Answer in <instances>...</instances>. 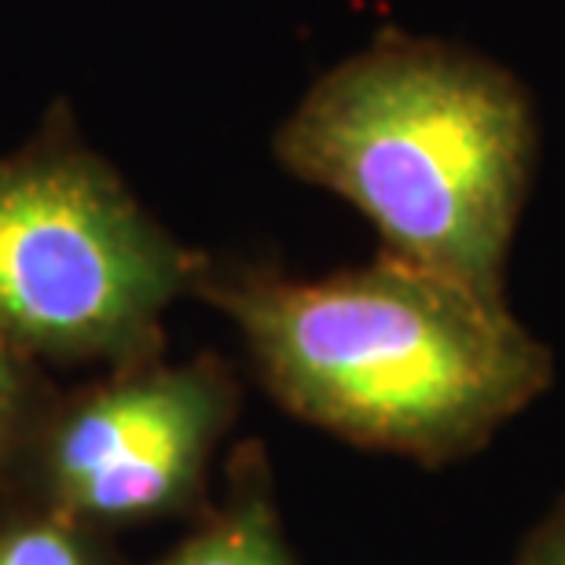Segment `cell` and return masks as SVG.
<instances>
[{"instance_id":"8","label":"cell","mask_w":565,"mask_h":565,"mask_svg":"<svg viewBox=\"0 0 565 565\" xmlns=\"http://www.w3.org/2000/svg\"><path fill=\"white\" fill-rule=\"evenodd\" d=\"M525 565H565V514L536 540L533 555H529Z\"/></svg>"},{"instance_id":"3","label":"cell","mask_w":565,"mask_h":565,"mask_svg":"<svg viewBox=\"0 0 565 565\" xmlns=\"http://www.w3.org/2000/svg\"><path fill=\"white\" fill-rule=\"evenodd\" d=\"M199 262L63 107L0 158V338L38 364L166 353V312L191 294Z\"/></svg>"},{"instance_id":"2","label":"cell","mask_w":565,"mask_h":565,"mask_svg":"<svg viewBox=\"0 0 565 565\" xmlns=\"http://www.w3.org/2000/svg\"><path fill=\"white\" fill-rule=\"evenodd\" d=\"M536 143L533 99L507 66L386 30L305 93L276 158L364 213L382 254L507 301Z\"/></svg>"},{"instance_id":"6","label":"cell","mask_w":565,"mask_h":565,"mask_svg":"<svg viewBox=\"0 0 565 565\" xmlns=\"http://www.w3.org/2000/svg\"><path fill=\"white\" fill-rule=\"evenodd\" d=\"M55 393L49 367L0 338V514L26 495L30 459Z\"/></svg>"},{"instance_id":"5","label":"cell","mask_w":565,"mask_h":565,"mask_svg":"<svg viewBox=\"0 0 565 565\" xmlns=\"http://www.w3.org/2000/svg\"><path fill=\"white\" fill-rule=\"evenodd\" d=\"M228 495L202 511L199 525L154 565H298L282 536L265 456L243 448Z\"/></svg>"},{"instance_id":"1","label":"cell","mask_w":565,"mask_h":565,"mask_svg":"<svg viewBox=\"0 0 565 565\" xmlns=\"http://www.w3.org/2000/svg\"><path fill=\"white\" fill-rule=\"evenodd\" d=\"M191 294L239 327L294 419L429 467L481 448L551 382L547 345L507 301L382 250L320 279L202 254Z\"/></svg>"},{"instance_id":"4","label":"cell","mask_w":565,"mask_h":565,"mask_svg":"<svg viewBox=\"0 0 565 565\" xmlns=\"http://www.w3.org/2000/svg\"><path fill=\"white\" fill-rule=\"evenodd\" d=\"M239 415V382L217 353H166L60 390L33 448L26 495L118 536L206 511L210 470Z\"/></svg>"},{"instance_id":"7","label":"cell","mask_w":565,"mask_h":565,"mask_svg":"<svg viewBox=\"0 0 565 565\" xmlns=\"http://www.w3.org/2000/svg\"><path fill=\"white\" fill-rule=\"evenodd\" d=\"M0 565H126L110 533L41 503L0 514Z\"/></svg>"}]
</instances>
